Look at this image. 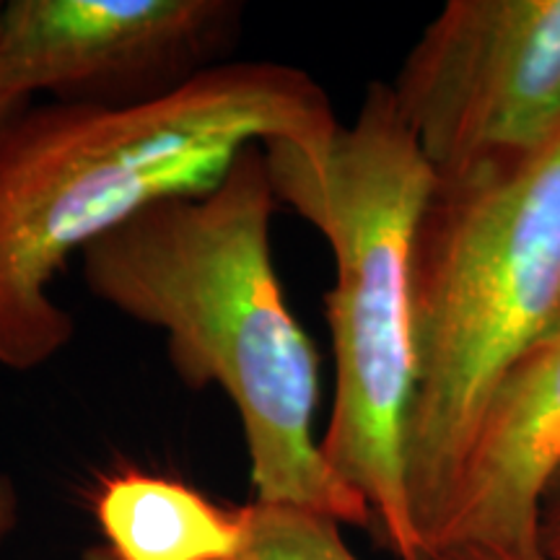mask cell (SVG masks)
<instances>
[{
	"instance_id": "6da1fadb",
	"label": "cell",
	"mask_w": 560,
	"mask_h": 560,
	"mask_svg": "<svg viewBox=\"0 0 560 560\" xmlns=\"http://www.w3.org/2000/svg\"><path fill=\"white\" fill-rule=\"evenodd\" d=\"M340 128L304 70L219 62L156 100L26 107L0 132V366L73 340L50 285L75 252L177 195L208 192L249 145H325Z\"/></svg>"
},
{
	"instance_id": "7a4b0ae2",
	"label": "cell",
	"mask_w": 560,
	"mask_h": 560,
	"mask_svg": "<svg viewBox=\"0 0 560 560\" xmlns=\"http://www.w3.org/2000/svg\"><path fill=\"white\" fill-rule=\"evenodd\" d=\"M276 202L262 145H249L208 192L161 200L89 244L83 278L104 304L166 335L185 387L226 392L257 503L369 529L366 501L314 439L319 355L272 262Z\"/></svg>"
},
{
	"instance_id": "3957f363",
	"label": "cell",
	"mask_w": 560,
	"mask_h": 560,
	"mask_svg": "<svg viewBox=\"0 0 560 560\" xmlns=\"http://www.w3.org/2000/svg\"><path fill=\"white\" fill-rule=\"evenodd\" d=\"M278 200L325 236L335 257L327 322L335 400L319 439L330 470L359 493L397 560H429L412 524L405 441L416 389L410 249L433 172L374 83L355 122L317 149L265 145Z\"/></svg>"
},
{
	"instance_id": "277c9868",
	"label": "cell",
	"mask_w": 560,
	"mask_h": 560,
	"mask_svg": "<svg viewBox=\"0 0 560 560\" xmlns=\"http://www.w3.org/2000/svg\"><path fill=\"white\" fill-rule=\"evenodd\" d=\"M410 289L405 467L431 560L490 392L560 327V138L520 164L433 179L412 234Z\"/></svg>"
},
{
	"instance_id": "5b68a950",
	"label": "cell",
	"mask_w": 560,
	"mask_h": 560,
	"mask_svg": "<svg viewBox=\"0 0 560 560\" xmlns=\"http://www.w3.org/2000/svg\"><path fill=\"white\" fill-rule=\"evenodd\" d=\"M389 89L433 179L537 156L560 138V0H450Z\"/></svg>"
},
{
	"instance_id": "8992f818",
	"label": "cell",
	"mask_w": 560,
	"mask_h": 560,
	"mask_svg": "<svg viewBox=\"0 0 560 560\" xmlns=\"http://www.w3.org/2000/svg\"><path fill=\"white\" fill-rule=\"evenodd\" d=\"M242 5L223 0H13L0 11V62L21 100L125 107L213 66Z\"/></svg>"
},
{
	"instance_id": "52a82bcc",
	"label": "cell",
	"mask_w": 560,
	"mask_h": 560,
	"mask_svg": "<svg viewBox=\"0 0 560 560\" xmlns=\"http://www.w3.org/2000/svg\"><path fill=\"white\" fill-rule=\"evenodd\" d=\"M558 470L560 327L490 392L431 560L462 548L537 550L540 503Z\"/></svg>"
},
{
	"instance_id": "ba28073f",
	"label": "cell",
	"mask_w": 560,
	"mask_h": 560,
	"mask_svg": "<svg viewBox=\"0 0 560 560\" xmlns=\"http://www.w3.org/2000/svg\"><path fill=\"white\" fill-rule=\"evenodd\" d=\"M94 516L115 560H231L244 540L242 506L143 470L102 478Z\"/></svg>"
},
{
	"instance_id": "9c48e42d",
	"label": "cell",
	"mask_w": 560,
	"mask_h": 560,
	"mask_svg": "<svg viewBox=\"0 0 560 560\" xmlns=\"http://www.w3.org/2000/svg\"><path fill=\"white\" fill-rule=\"evenodd\" d=\"M242 511L244 540L231 560H359L330 516L257 501Z\"/></svg>"
},
{
	"instance_id": "30bf717a",
	"label": "cell",
	"mask_w": 560,
	"mask_h": 560,
	"mask_svg": "<svg viewBox=\"0 0 560 560\" xmlns=\"http://www.w3.org/2000/svg\"><path fill=\"white\" fill-rule=\"evenodd\" d=\"M537 550L545 560H560V470L550 480L537 520Z\"/></svg>"
},
{
	"instance_id": "8fae6325",
	"label": "cell",
	"mask_w": 560,
	"mask_h": 560,
	"mask_svg": "<svg viewBox=\"0 0 560 560\" xmlns=\"http://www.w3.org/2000/svg\"><path fill=\"white\" fill-rule=\"evenodd\" d=\"M19 514L21 511H19L16 486H13V482L5 478L3 472H0V542H3L5 537L16 529Z\"/></svg>"
},
{
	"instance_id": "7c38bea8",
	"label": "cell",
	"mask_w": 560,
	"mask_h": 560,
	"mask_svg": "<svg viewBox=\"0 0 560 560\" xmlns=\"http://www.w3.org/2000/svg\"><path fill=\"white\" fill-rule=\"evenodd\" d=\"M439 560H545V558L540 556V550L520 552V550L462 548V550H452V552H446V556H441Z\"/></svg>"
},
{
	"instance_id": "4fadbf2b",
	"label": "cell",
	"mask_w": 560,
	"mask_h": 560,
	"mask_svg": "<svg viewBox=\"0 0 560 560\" xmlns=\"http://www.w3.org/2000/svg\"><path fill=\"white\" fill-rule=\"evenodd\" d=\"M0 11H3V3H0ZM32 102L21 100L16 91L11 89V83L5 81V73H3V62H0V132H3L5 125H9L13 117L19 115V112H24L30 107Z\"/></svg>"
},
{
	"instance_id": "5bb4252c",
	"label": "cell",
	"mask_w": 560,
	"mask_h": 560,
	"mask_svg": "<svg viewBox=\"0 0 560 560\" xmlns=\"http://www.w3.org/2000/svg\"><path fill=\"white\" fill-rule=\"evenodd\" d=\"M79 560H115V558H112V552L104 548V545H100V548H89L86 552H81Z\"/></svg>"
}]
</instances>
